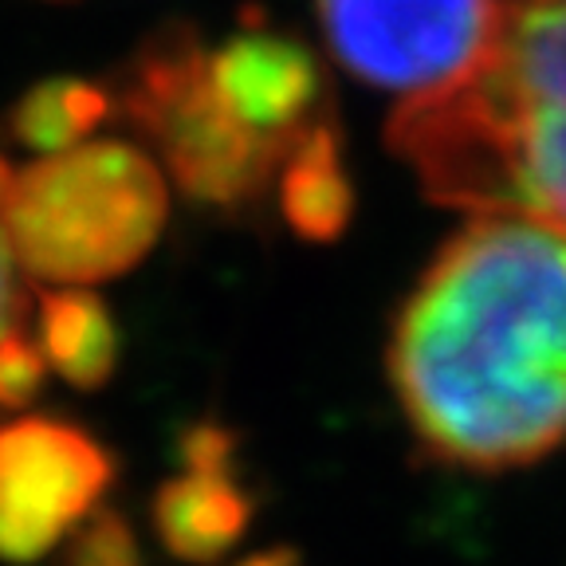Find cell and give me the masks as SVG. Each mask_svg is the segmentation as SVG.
<instances>
[{
    "mask_svg": "<svg viewBox=\"0 0 566 566\" xmlns=\"http://www.w3.org/2000/svg\"><path fill=\"white\" fill-rule=\"evenodd\" d=\"M35 343L44 350L48 370L75 389H103L115 378L123 350L115 315L87 287H52L40 295Z\"/></svg>",
    "mask_w": 566,
    "mask_h": 566,
    "instance_id": "9c48e42d",
    "label": "cell"
},
{
    "mask_svg": "<svg viewBox=\"0 0 566 566\" xmlns=\"http://www.w3.org/2000/svg\"><path fill=\"white\" fill-rule=\"evenodd\" d=\"M48 378V358L40 350V343L17 335H9L0 343V409H28Z\"/></svg>",
    "mask_w": 566,
    "mask_h": 566,
    "instance_id": "4fadbf2b",
    "label": "cell"
},
{
    "mask_svg": "<svg viewBox=\"0 0 566 566\" xmlns=\"http://www.w3.org/2000/svg\"><path fill=\"white\" fill-rule=\"evenodd\" d=\"M161 547L189 566L221 563L252 523V495L232 469H181L154 492Z\"/></svg>",
    "mask_w": 566,
    "mask_h": 566,
    "instance_id": "ba28073f",
    "label": "cell"
},
{
    "mask_svg": "<svg viewBox=\"0 0 566 566\" xmlns=\"http://www.w3.org/2000/svg\"><path fill=\"white\" fill-rule=\"evenodd\" d=\"M409 429L444 464L504 472L566 441V232L472 217L413 283L389 335Z\"/></svg>",
    "mask_w": 566,
    "mask_h": 566,
    "instance_id": "6da1fadb",
    "label": "cell"
},
{
    "mask_svg": "<svg viewBox=\"0 0 566 566\" xmlns=\"http://www.w3.org/2000/svg\"><path fill=\"white\" fill-rule=\"evenodd\" d=\"M237 566H303V563L292 547H272V551H260V555L244 558V563H237Z\"/></svg>",
    "mask_w": 566,
    "mask_h": 566,
    "instance_id": "9a60e30c",
    "label": "cell"
},
{
    "mask_svg": "<svg viewBox=\"0 0 566 566\" xmlns=\"http://www.w3.org/2000/svg\"><path fill=\"white\" fill-rule=\"evenodd\" d=\"M492 0H318L331 55L401 103L437 95L472 71Z\"/></svg>",
    "mask_w": 566,
    "mask_h": 566,
    "instance_id": "5b68a950",
    "label": "cell"
},
{
    "mask_svg": "<svg viewBox=\"0 0 566 566\" xmlns=\"http://www.w3.org/2000/svg\"><path fill=\"white\" fill-rule=\"evenodd\" d=\"M60 566H146V555H142V543L130 523L115 507L98 504L63 539Z\"/></svg>",
    "mask_w": 566,
    "mask_h": 566,
    "instance_id": "7c38bea8",
    "label": "cell"
},
{
    "mask_svg": "<svg viewBox=\"0 0 566 566\" xmlns=\"http://www.w3.org/2000/svg\"><path fill=\"white\" fill-rule=\"evenodd\" d=\"M20 311H24V295H20V264H17V256H12L4 232H0V343L20 331Z\"/></svg>",
    "mask_w": 566,
    "mask_h": 566,
    "instance_id": "5bb4252c",
    "label": "cell"
},
{
    "mask_svg": "<svg viewBox=\"0 0 566 566\" xmlns=\"http://www.w3.org/2000/svg\"><path fill=\"white\" fill-rule=\"evenodd\" d=\"M280 209L303 240H335L346 229L354 209V189L346 177L338 138L327 123L287 154L280 169Z\"/></svg>",
    "mask_w": 566,
    "mask_h": 566,
    "instance_id": "30bf717a",
    "label": "cell"
},
{
    "mask_svg": "<svg viewBox=\"0 0 566 566\" xmlns=\"http://www.w3.org/2000/svg\"><path fill=\"white\" fill-rule=\"evenodd\" d=\"M115 115V95L111 87H98L87 80H71V75H55L28 87L24 95L12 103L9 111V134L32 150L35 158H52V154H67Z\"/></svg>",
    "mask_w": 566,
    "mask_h": 566,
    "instance_id": "8fae6325",
    "label": "cell"
},
{
    "mask_svg": "<svg viewBox=\"0 0 566 566\" xmlns=\"http://www.w3.org/2000/svg\"><path fill=\"white\" fill-rule=\"evenodd\" d=\"M169 217V177L150 154L91 138L17 169L0 232L20 272L52 287H91L150 256Z\"/></svg>",
    "mask_w": 566,
    "mask_h": 566,
    "instance_id": "3957f363",
    "label": "cell"
},
{
    "mask_svg": "<svg viewBox=\"0 0 566 566\" xmlns=\"http://www.w3.org/2000/svg\"><path fill=\"white\" fill-rule=\"evenodd\" d=\"M111 480L115 457L83 424L40 413L0 424V563H40L95 512Z\"/></svg>",
    "mask_w": 566,
    "mask_h": 566,
    "instance_id": "8992f818",
    "label": "cell"
},
{
    "mask_svg": "<svg viewBox=\"0 0 566 566\" xmlns=\"http://www.w3.org/2000/svg\"><path fill=\"white\" fill-rule=\"evenodd\" d=\"M386 138L437 205L566 232V0H492L469 75L398 103Z\"/></svg>",
    "mask_w": 566,
    "mask_h": 566,
    "instance_id": "7a4b0ae2",
    "label": "cell"
},
{
    "mask_svg": "<svg viewBox=\"0 0 566 566\" xmlns=\"http://www.w3.org/2000/svg\"><path fill=\"white\" fill-rule=\"evenodd\" d=\"M209 83L248 134L292 154L318 123L323 67L303 40L248 20L244 28L209 52Z\"/></svg>",
    "mask_w": 566,
    "mask_h": 566,
    "instance_id": "52a82bcc",
    "label": "cell"
},
{
    "mask_svg": "<svg viewBox=\"0 0 566 566\" xmlns=\"http://www.w3.org/2000/svg\"><path fill=\"white\" fill-rule=\"evenodd\" d=\"M115 111L189 201L244 212L280 181L287 154L248 134L209 83V48L186 24L154 28L111 87Z\"/></svg>",
    "mask_w": 566,
    "mask_h": 566,
    "instance_id": "277c9868",
    "label": "cell"
}]
</instances>
